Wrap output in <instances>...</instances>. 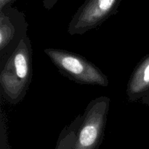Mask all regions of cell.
I'll return each mask as SVG.
<instances>
[{"instance_id":"cell-1","label":"cell","mask_w":149,"mask_h":149,"mask_svg":"<svg viewBox=\"0 0 149 149\" xmlns=\"http://www.w3.org/2000/svg\"><path fill=\"white\" fill-rule=\"evenodd\" d=\"M111 105L109 96L89 102L82 113L63 129L55 149H99L104 137Z\"/></svg>"},{"instance_id":"cell-2","label":"cell","mask_w":149,"mask_h":149,"mask_svg":"<svg viewBox=\"0 0 149 149\" xmlns=\"http://www.w3.org/2000/svg\"><path fill=\"white\" fill-rule=\"evenodd\" d=\"M32 47L26 37L17 49L0 63V92L2 99L17 105L24 99L32 79Z\"/></svg>"},{"instance_id":"cell-3","label":"cell","mask_w":149,"mask_h":149,"mask_svg":"<svg viewBox=\"0 0 149 149\" xmlns=\"http://www.w3.org/2000/svg\"><path fill=\"white\" fill-rule=\"evenodd\" d=\"M45 53L58 71L79 84L107 87L109 80L99 67L79 54L58 48H47Z\"/></svg>"},{"instance_id":"cell-4","label":"cell","mask_w":149,"mask_h":149,"mask_svg":"<svg viewBox=\"0 0 149 149\" xmlns=\"http://www.w3.org/2000/svg\"><path fill=\"white\" fill-rule=\"evenodd\" d=\"M122 0H85L70 21L71 35L84 34L116 14Z\"/></svg>"},{"instance_id":"cell-5","label":"cell","mask_w":149,"mask_h":149,"mask_svg":"<svg viewBox=\"0 0 149 149\" xmlns=\"http://www.w3.org/2000/svg\"><path fill=\"white\" fill-rule=\"evenodd\" d=\"M29 23L23 12L8 7L0 10V63L5 61L27 37Z\"/></svg>"},{"instance_id":"cell-6","label":"cell","mask_w":149,"mask_h":149,"mask_svg":"<svg viewBox=\"0 0 149 149\" xmlns=\"http://www.w3.org/2000/svg\"><path fill=\"white\" fill-rule=\"evenodd\" d=\"M149 93V53L139 61L131 74L127 85L129 101L140 100Z\"/></svg>"},{"instance_id":"cell-7","label":"cell","mask_w":149,"mask_h":149,"mask_svg":"<svg viewBox=\"0 0 149 149\" xmlns=\"http://www.w3.org/2000/svg\"><path fill=\"white\" fill-rule=\"evenodd\" d=\"M59 0H43V6L46 10H51Z\"/></svg>"},{"instance_id":"cell-8","label":"cell","mask_w":149,"mask_h":149,"mask_svg":"<svg viewBox=\"0 0 149 149\" xmlns=\"http://www.w3.org/2000/svg\"><path fill=\"white\" fill-rule=\"evenodd\" d=\"M16 1L17 0H0V10H2L5 7H11Z\"/></svg>"},{"instance_id":"cell-9","label":"cell","mask_w":149,"mask_h":149,"mask_svg":"<svg viewBox=\"0 0 149 149\" xmlns=\"http://www.w3.org/2000/svg\"><path fill=\"white\" fill-rule=\"evenodd\" d=\"M141 101L143 104L149 106V93L147 95H146V96H144L141 99Z\"/></svg>"}]
</instances>
